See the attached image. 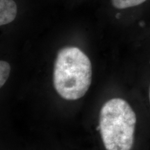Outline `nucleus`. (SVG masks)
<instances>
[{
    "instance_id": "6",
    "label": "nucleus",
    "mask_w": 150,
    "mask_h": 150,
    "mask_svg": "<svg viewBox=\"0 0 150 150\" xmlns=\"http://www.w3.org/2000/svg\"><path fill=\"white\" fill-rule=\"evenodd\" d=\"M48 6H60L68 10H74L83 6H96L98 0H42Z\"/></svg>"
},
{
    "instance_id": "3",
    "label": "nucleus",
    "mask_w": 150,
    "mask_h": 150,
    "mask_svg": "<svg viewBox=\"0 0 150 150\" xmlns=\"http://www.w3.org/2000/svg\"><path fill=\"white\" fill-rule=\"evenodd\" d=\"M95 13L119 28L129 41L150 30V0H98Z\"/></svg>"
},
{
    "instance_id": "2",
    "label": "nucleus",
    "mask_w": 150,
    "mask_h": 150,
    "mask_svg": "<svg viewBox=\"0 0 150 150\" xmlns=\"http://www.w3.org/2000/svg\"><path fill=\"white\" fill-rule=\"evenodd\" d=\"M139 119L131 103L122 97L108 100L101 108L99 128L106 150H132Z\"/></svg>"
},
{
    "instance_id": "1",
    "label": "nucleus",
    "mask_w": 150,
    "mask_h": 150,
    "mask_svg": "<svg viewBox=\"0 0 150 150\" xmlns=\"http://www.w3.org/2000/svg\"><path fill=\"white\" fill-rule=\"evenodd\" d=\"M54 88L62 98L76 100L88 91L92 80V63L80 47L66 45L57 50L54 63Z\"/></svg>"
},
{
    "instance_id": "7",
    "label": "nucleus",
    "mask_w": 150,
    "mask_h": 150,
    "mask_svg": "<svg viewBox=\"0 0 150 150\" xmlns=\"http://www.w3.org/2000/svg\"><path fill=\"white\" fill-rule=\"evenodd\" d=\"M11 71V65L8 62L1 60L0 62V86L2 87L8 79Z\"/></svg>"
},
{
    "instance_id": "5",
    "label": "nucleus",
    "mask_w": 150,
    "mask_h": 150,
    "mask_svg": "<svg viewBox=\"0 0 150 150\" xmlns=\"http://www.w3.org/2000/svg\"><path fill=\"white\" fill-rule=\"evenodd\" d=\"M134 54L147 69L146 99L150 109V31L130 41Z\"/></svg>"
},
{
    "instance_id": "4",
    "label": "nucleus",
    "mask_w": 150,
    "mask_h": 150,
    "mask_svg": "<svg viewBox=\"0 0 150 150\" xmlns=\"http://www.w3.org/2000/svg\"><path fill=\"white\" fill-rule=\"evenodd\" d=\"M42 0H0V26L9 27L22 20L42 13Z\"/></svg>"
}]
</instances>
